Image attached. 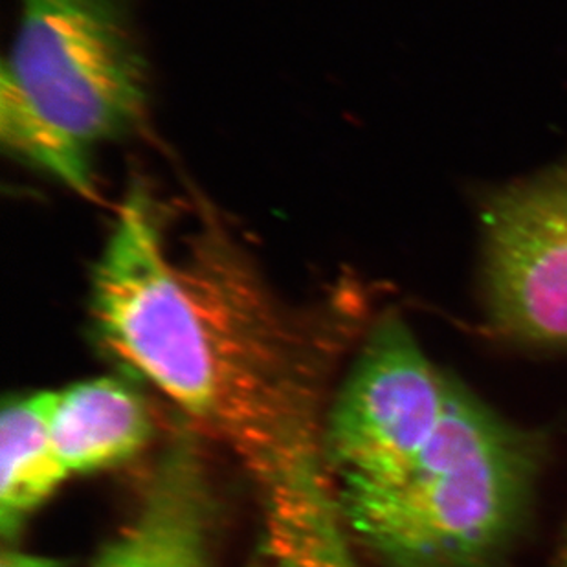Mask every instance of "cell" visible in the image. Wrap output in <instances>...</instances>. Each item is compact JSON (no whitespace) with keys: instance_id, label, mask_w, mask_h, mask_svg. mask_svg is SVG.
Returning a JSON list of instances; mask_svg holds the SVG:
<instances>
[{"instance_id":"277c9868","label":"cell","mask_w":567,"mask_h":567,"mask_svg":"<svg viewBox=\"0 0 567 567\" xmlns=\"http://www.w3.org/2000/svg\"><path fill=\"white\" fill-rule=\"evenodd\" d=\"M460 382L424 353L406 321L370 327L320 432L337 488L393 487L443 423Z\"/></svg>"},{"instance_id":"6da1fadb","label":"cell","mask_w":567,"mask_h":567,"mask_svg":"<svg viewBox=\"0 0 567 567\" xmlns=\"http://www.w3.org/2000/svg\"><path fill=\"white\" fill-rule=\"evenodd\" d=\"M348 296L309 311L285 306L208 212L175 256L161 204L133 181L92 267L89 320L103 353L252 471L311 404L309 368Z\"/></svg>"},{"instance_id":"ba28073f","label":"cell","mask_w":567,"mask_h":567,"mask_svg":"<svg viewBox=\"0 0 567 567\" xmlns=\"http://www.w3.org/2000/svg\"><path fill=\"white\" fill-rule=\"evenodd\" d=\"M55 391L17 396L0 417V530L19 535L28 516L69 480L52 437Z\"/></svg>"},{"instance_id":"7a4b0ae2","label":"cell","mask_w":567,"mask_h":567,"mask_svg":"<svg viewBox=\"0 0 567 567\" xmlns=\"http://www.w3.org/2000/svg\"><path fill=\"white\" fill-rule=\"evenodd\" d=\"M540 461V441L460 384L401 482L334 491L354 544L388 567H499Z\"/></svg>"},{"instance_id":"52a82bcc","label":"cell","mask_w":567,"mask_h":567,"mask_svg":"<svg viewBox=\"0 0 567 567\" xmlns=\"http://www.w3.org/2000/svg\"><path fill=\"white\" fill-rule=\"evenodd\" d=\"M151 434L144 396L118 377H97L55 391L52 437L69 476L124 463L144 449Z\"/></svg>"},{"instance_id":"30bf717a","label":"cell","mask_w":567,"mask_h":567,"mask_svg":"<svg viewBox=\"0 0 567 567\" xmlns=\"http://www.w3.org/2000/svg\"><path fill=\"white\" fill-rule=\"evenodd\" d=\"M281 567H360L359 564L351 560H343L340 557H331V555H318V557L300 558L295 563L285 564Z\"/></svg>"},{"instance_id":"5b68a950","label":"cell","mask_w":567,"mask_h":567,"mask_svg":"<svg viewBox=\"0 0 567 567\" xmlns=\"http://www.w3.org/2000/svg\"><path fill=\"white\" fill-rule=\"evenodd\" d=\"M483 303L508 342L567 348V162L483 203Z\"/></svg>"},{"instance_id":"3957f363","label":"cell","mask_w":567,"mask_h":567,"mask_svg":"<svg viewBox=\"0 0 567 567\" xmlns=\"http://www.w3.org/2000/svg\"><path fill=\"white\" fill-rule=\"evenodd\" d=\"M150 72L124 0H21L0 74L4 150L83 197L96 151L144 125Z\"/></svg>"},{"instance_id":"9c48e42d","label":"cell","mask_w":567,"mask_h":567,"mask_svg":"<svg viewBox=\"0 0 567 567\" xmlns=\"http://www.w3.org/2000/svg\"><path fill=\"white\" fill-rule=\"evenodd\" d=\"M0 567H63L58 558L41 557L32 553L19 551V549H4L0 557Z\"/></svg>"},{"instance_id":"8fae6325","label":"cell","mask_w":567,"mask_h":567,"mask_svg":"<svg viewBox=\"0 0 567 567\" xmlns=\"http://www.w3.org/2000/svg\"><path fill=\"white\" fill-rule=\"evenodd\" d=\"M553 567H567V536L564 538L563 547H560L557 560H555V566Z\"/></svg>"},{"instance_id":"8992f818","label":"cell","mask_w":567,"mask_h":567,"mask_svg":"<svg viewBox=\"0 0 567 567\" xmlns=\"http://www.w3.org/2000/svg\"><path fill=\"white\" fill-rule=\"evenodd\" d=\"M209 513L197 443L178 435L162 452L127 524L91 567H212Z\"/></svg>"}]
</instances>
